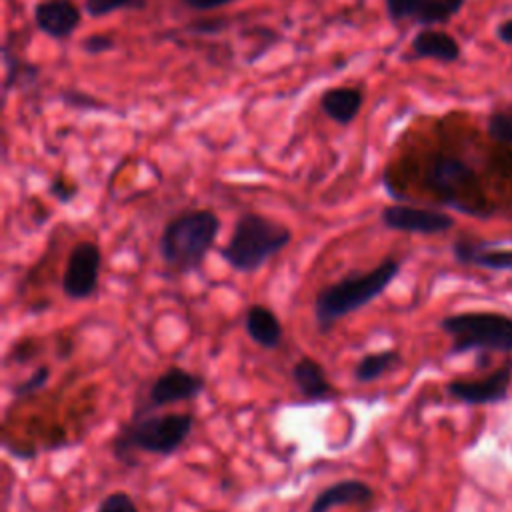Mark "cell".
I'll return each mask as SVG.
<instances>
[{
	"label": "cell",
	"instance_id": "6da1fadb",
	"mask_svg": "<svg viewBox=\"0 0 512 512\" xmlns=\"http://www.w3.org/2000/svg\"><path fill=\"white\" fill-rule=\"evenodd\" d=\"M402 262L386 256L368 272H350L316 292L314 324L320 334H328L336 322L374 302L398 276Z\"/></svg>",
	"mask_w": 512,
	"mask_h": 512
},
{
	"label": "cell",
	"instance_id": "7a4b0ae2",
	"mask_svg": "<svg viewBox=\"0 0 512 512\" xmlns=\"http://www.w3.org/2000/svg\"><path fill=\"white\" fill-rule=\"evenodd\" d=\"M220 232V218L208 208L186 210L174 216L162 230L158 252L162 262L178 272L190 274L202 266Z\"/></svg>",
	"mask_w": 512,
	"mask_h": 512
},
{
	"label": "cell",
	"instance_id": "3957f363",
	"mask_svg": "<svg viewBox=\"0 0 512 512\" xmlns=\"http://www.w3.org/2000/svg\"><path fill=\"white\" fill-rule=\"evenodd\" d=\"M290 240L292 232L282 222L256 212H246L236 218L230 240L220 250V258L232 270L250 274L280 254Z\"/></svg>",
	"mask_w": 512,
	"mask_h": 512
},
{
	"label": "cell",
	"instance_id": "277c9868",
	"mask_svg": "<svg viewBox=\"0 0 512 512\" xmlns=\"http://www.w3.org/2000/svg\"><path fill=\"white\" fill-rule=\"evenodd\" d=\"M194 428V414L168 412L142 416L126 426L112 440V454L124 464H134V452L172 456Z\"/></svg>",
	"mask_w": 512,
	"mask_h": 512
},
{
	"label": "cell",
	"instance_id": "5b68a950",
	"mask_svg": "<svg viewBox=\"0 0 512 512\" xmlns=\"http://www.w3.org/2000/svg\"><path fill=\"white\" fill-rule=\"evenodd\" d=\"M440 328L452 338L450 354L472 350L512 352V318L498 312H460L440 320Z\"/></svg>",
	"mask_w": 512,
	"mask_h": 512
},
{
	"label": "cell",
	"instance_id": "8992f818",
	"mask_svg": "<svg viewBox=\"0 0 512 512\" xmlns=\"http://www.w3.org/2000/svg\"><path fill=\"white\" fill-rule=\"evenodd\" d=\"M426 186L440 198V202L454 206L460 212H468V200L480 196L476 172L464 160L448 154H436L424 176Z\"/></svg>",
	"mask_w": 512,
	"mask_h": 512
},
{
	"label": "cell",
	"instance_id": "52a82bcc",
	"mask_svg": "<svg viewBox=\"0 0 512 512\" xmlns=\"http://www.w3.org/2000/svg\"><path fill=\"white\" fill-rule=\"evenodd\" d=\"M100 270H102L100 246L90 240H82L74 244L66 258L62 280H60L62 294L70 300L90 298L98 290Z\"/></svg>",
	"mask_w": 512,
	"mask_h": 512
},
{
	"label": "cell",
	"instance_id": "ba28073f",
	"mask_svg": "<svg viewBox=\"0 0 512 512\" xmlns=\"http://www.w3.org/2000/svg\"><path fill=\"white\" fill-rule=\"evenodd\" d=\"M512 384V360H506L494 372L480 380H450L446 384V392L458 402L470 406L496 404L508 398V390Z\"/></svg>",
	"mask_w": 512,
	"mask_h": 512
},
{
	"label": "cell",
	"instance_id": "9c48e42d",
	"mask_svg": "<svg viewBox=\"0 0 512 512\" xmlns=\"http://www.w3.org/2000/svg\"><path fill=\"white\" fill-rule=\"evenodd\" d=\"M206 390V380L180 366H170L160 372L148 390V404L152 408L170 406L176 402H188L198 398Z\"/></svg>",
	"mask_w": 512,
	"mask_h": 512
},
{
	"label": "cell",
	"instance_id": "30bf717a",
	"mask_svg": "<svg viewBox=\"0 0 512 512\" xmlns=\"http://www.w3.org/2000/svg\"><path fill=\"white\" fill-rule=\"evenodd\" d=\"M380 220L386 228L408 234H442L454 226V218L440 210L392 204L382 208Z\"/></svg>",
	"mask_w": 512,
	"mask_h": 512
},
{
	"label": "cell",
	"instance_id": "8fae6325",
	"mask_svg": "<svg viewBox=\"0 0 512 512\" xmlns=\"http://www.w3.org/2000/svg\"><path fill=\"white\" fill-rule=\"evenodd\" d=\"M80 8L74 0H40L34 6V24L50 38L64 40L80 26Z\"/></svg>",
	"mask_w": 512,
	"mask_h": 512
},
{
	"label": "cell",
	"instance_id": "7c38bea8",
	"mask_svg": "<svg viewBox=\"0 0 512 512\" xmlns=\"http://www.w3.org/2000/svg\"><path fill=\"white\" fill-rule=\"evenodd\" d=\"M452 256L462 266L512 272V250H496L494 244L486 240L462 236L452 242Z\"/></svg>",
	"mask_w": 512,
	"mask_h": 512
},
{
	"label": "cell",
	"instance_id": "4fadbf2b",
	"mask_svg": "<svg viewBox=\"0 0 512 512\" xmlns=\"http://www.w3.org/2000/svg\"><path fill=\"white\" fill-rule=\"evenodd\" d=\"M374 490L370 484L358 478L338 480L320 490L310 502L308 512H330L338 506H366L372 504Z\"/></svg>",
	"mask_w": 512,
	"mask_h": 512
},
{
	"label": "cell",
	"instance_id": "5bb4252c",
	"mask_svg": "<svg viewBox=\"0 0 512 512\" xmlns=\"http://www.w3.org/2000/svg\"><path fill=\"white\" fill-rule=\"evenodd\" d=\"M410 50H412L414 58L436 60V62H442V64H452L462 54L458 40L452 34H448L444 30H436V28L420 30L412 38Z\"/></svg>",
	"mask_w": 512,
	"mask_h": 512
},
{
	"label": "cell",
	"instance_id": "9a60e30c",
	"mask_svg": "<svg viewBox=\"0 0 512 512\" xmlns=\"http://www.w3.org/2000/svg\"><path fill=\"white\" fill-rule=\"evenodd\" d=\"M292 382L308 400H326L334 396V386L326 378L324 366L312 356H302L292 366Z\"/></svg>",
	"mask_w": 512,
	"mask_h": 512
},
{
	"label": "cell",
	"instance_id": "2e32d148",
	"mask_svg": "<svg viewBox=\"0 0 512 512\" xmlns=\"http://www.w3.org/2000/svg\"><path fill=\"white\" fill-rule=\"evenodd\" d=\"M244 326H246L250 340L254 344H258L260 348L274 350L282 342V336H284L282 324H280L278 316L274 314V310L264 304H252L246 310Z\"/></svg>",
	"mask_w": 512,
	"mask_h": 512
},
{
	"label": "cell",
	"instance_id": "e0dca14e",
	"mask_svg": "<svg viewBox=\"0 0 512 512\" xmlns=\"http://www.w3.org/2000/svg\"><path fill=\"white\" fill-rule=\"evenodd\" d=\"M364 104V96L354 86H336L328 88L320 96L322 112L340 126H348L360 112Z\"/></svg>",
	"mask_w": 512,
	"mask_h": 512
},
{
	"label": "cell",
	"instance_id": "ac0fdd59",
	"mask_svg": "<svg viewBox=\"0 0 512 512\" xmlns=\"http://www.w3.org/2000/svg\"><path fill=\"white\" fill-rule=\"evenodd\" d=\"M400 352L398 350H380V352H372L362 356L356 366H354V380L360 384H368L374 382L378 378H382L384 374H388L390 370H394L400 364Z\"/></svg>",
	"mask_w": 512,
	"mask_h": 512
},
{
	"label": "cell",
	"instance_id": "d6986e66",
	"mask_svg": "<svg viewBox=\"0 0 512 512\" xmlns=\"http://www.w3.org/2000/svg\"><path fill=\"white\" fill-rule=\"evenodd\" d=\"M464 2L466 0H426L414 16V22L422 24L424 28L434 24H446L464 8Z\"/></svg>",
	"mask_w": 512,
	"mask_h": 512
},
{
	"label": "cell",
	"instance_id": "ffe728a7",
	"mask_svg": "<svg viewBox=\"0 0 512 512\" xmlns=\"http://www.w3.org/2000/svg\"><path fill=\"white\" fill-rule=\"evenodd\" d=\"M4 64H6V78H4V94H8L14 86L32 84L40 72L38 66L20 60L18 56L10 54V48L4 46Z\"/></svg>",
	"mask_w": 512,
	"mask_h": 512
},
{
	"label": "cell",
	"instance_id": "44dd1931",
	"mask_svg": "<svg viewBox=\"0 0 512 512\" xmlns=\"http://www.w3.org/2000/svg\"><path fill=\"white\" fill-rule=\"evenodd\" d=\"M486 134L498 144H512V108H498L490 112L486 122Z\"/></svg>",
	"mask_w": 512,
	"mask_h": 512
},
{
	"label": "cell",
	"instance_id": "7402d4cb",
	"mask_svg": "<svg viewBox=\"0 0 512 512\" xmlns=\"http://www.w3.org/2000/svg\"><path fill=\"white\" fill-rule=\"evenodd\" d=\"M146 0H84V8L92 18H102L118 10L142 8Z\"/></svg>",
	"mask_w": 512,
	"mask_h": 512
},
{
	"label": "cell",
	"instance_id": "603a6c76",
	"mask_svg": "<svg viewBox=\"0 0 512 512\" xmlns=\"http://www.w3.org/2000/svg\"><path fill=\"white\" fill-rule=\"evenodd\" d=\"M48 378H50V368H48L46 364H42V366H38L36 370H32V374H30L26 380H22V382H18V384L12 386V396H14V398L32 396L34 392L42 390V388L48 384Z\"/></svg>",
	"mask_w": 512,
	"mask_h": 512
},
{
	"label": "cell",
	"instance_id": "cb8c5ba5",
	"mask_svg": "<svg viewBox=\"0 0 512 512\" xmlns=\"http://www.w3.org/2000/svg\"><path fill=\"white\" fill-rule=\"evenodd\" d=\"M96 512H140V510L128 492L116 490V492L106 494L100 500Z\"/></svg>",
	"mask_w": 512,
	"mask_h": 512
},
{
	"label": "cell",
	"instance_id": "d4e9b609",
	"mask_svg": "<svg viewBox=\"0 0 512 512\" xmlns=\"http://www.w3.org/2000/svg\"><path fill=\"white\" fill-rule=\"evenodd\" d=\"M426 0H384L386 12L390 16V20L398 22V20H414V16L418 14V10L422 8Z\"/></svg>",
	"mask_w": 512,
	"mask_h": 512
},
{
	"label": "cell",
	"instance_id": "484cf974",
	"mask_svg": "<svg viewBox=\"0 0 512 512\" xmlns=\"http://www.w3.org/2000/svg\"><path fill=\"white\" fill-rule=\"evenodd\" d=\"M38 352H40V344H38L34 338H24V340L14 342V346L10 348L6 360H8V362L24 364V362H28L30 358H34Z\"/></svg>",
	"mask_w": 512,
	"mask_h": 512
},
{
	"label": "cell",
	"instance_id": "4316f807",
	"mask_svg": "<svg viewBox=\"0 0 512 512\" xmlns=\"http://www.w3.org/2000/svg\"><path fill=\"white\" fill-rule=\"evenodd\" d=\"M116 42L110 34H90L82 40V50L88 54H104L114 50Z\"/></svg>",
	"mask_w": 512,
	"mask_h": 512
},
{
	"label": "cell",
	"instance_id": "83f0119b",
	"mask_svg": "<svg viewBox=\"0 0 512 512\" xmlns=\"http://www.w3.org/2000/svg\"><path fill=\"white\" fill-rule=\"evenodd\" d=\"M48 192H50L58 202H70V200H74V196L78 194V186L72 184V182H68L66 178L58 176V178H54V180L50 182Z\"/></svg>",
	"mask_w": 512,
	"mask_h": 512
},
{
	"label": "cell",
	"instance_id": "f1b7e54d",
	"mask_svg": "<svg viewBox=\"0 0 512 512\" xmlns=\"http://www.w3.org/2000/svg\"><path fill=\"white\" fill-rule=\"evenodd\" d=\"M188 8L192 10H198V12H208V10H216V8H222V6H228L232 4L234 0H182Z\"/></svg>",
	"mask_w": 512,
	"mask_h": 512
},
{
	"label": "cell",
	"instance_id": "f546056e",
	"mask_svg": "<svg viewBox=\"0 0 512 512\" xmlns=\"http://www.w3.org/2000/svg\"><path fill=\"white\" fill-rule=\"evenodd\" d=\"M496 36L502 44L506 46H512V18L508 20H502L498 26H496Z\"/></svg>",
	"mask_w": 512,
	"mask_h": 512
},
{
	"label": "cell",
	"instance_id": "4dcf8cb0",
	"mask_svg": "<svg viewBox=\"0 0 512 512\" xmlns=\"http://www.w3.org/2000/svg\"><path fill=\"white\" fill-rule=\"evenodd\" d=\"M220 26H222V22H202L200 28H194V30H198L202 34H208V32H216Z\"/></svg>",
	"mask_w": 512,
	"mask_h": 512
}]
</instances>
